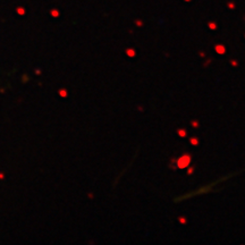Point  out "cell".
<instances>
[{
  "label": "cell",
  "mask_w": 245,
  "mask_h": 245,
  "mask_svg": "<svg viewBox=\"0 0 245 245\" xmlns=\"http://www.w3.org/2000/svg\"><path fill=\"white\" fill-rule=\"evenodd\" d=\"M189 157H185V158H184L183 160L180 159V160H179V167H185V166L187 165V162H189Z\"/></svg>",
  "instance_id": "obj_1"
},
{
  "label": "cell",
  "mask_w": 245,
  "mask_h": 245,
  "mask_svg": "<svg viewBox=\"0 0 245 245\" xmlns=\"http://www.w3.org/2000/svg\"><path fill=\"white\" fill-rule=\"evenodd\" d=\"M128 53H130V56H134V52H133V51H128Z\"/></svg>",
  "instance_id": "obj_2"
}]
</instances>
